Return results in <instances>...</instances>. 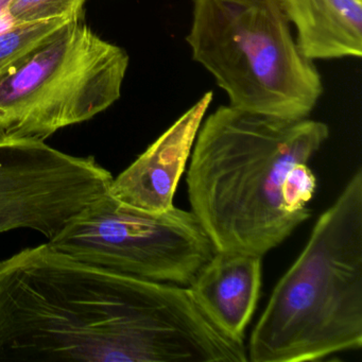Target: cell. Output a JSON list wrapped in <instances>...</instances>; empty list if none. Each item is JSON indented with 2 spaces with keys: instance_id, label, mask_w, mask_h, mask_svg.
Returning a JSON list of instances; mask_svg holds the SVG:
<instances>
[{
  "instance_id": "cell-12",
  "label": "cell",
  "mask_w": 362,
  "mask_h": 362,
  "mask_svg": "<svg viewBox=\"0 0 362 362\" xmlns=\"http://www.w3.org/2000/svg\"><path fill=\"white\" fill-rule=\"evenodd\" d=\"M86 0H12L10 24L23 25L49 21H80Z\"/></svg>"
},
{
  "instance_id": "cell-5",
  "label": "cell",
  "mask_w": 362,
  "mask_h": 362,
  "mask_svg": "<svg viewBox=\"0 0 362 362\" xmlns=\"http://www.w3.org/2000/svg\"><path fill=\"white\" fill-rule=\"evenodd\" d=\"M128 52L82 20L65 25L0 75V143H44L122 96Z\"/></svg>"
},
{
  "instance_id": "cell-2",
  "label": "cell",
  "mask_w": 362,
  "mask_h": 362,
  "mask_svg": "<svg viewBox=\"0 0 362 362\" xmlns=\"http://www.w3.org/2000/svg\"><path fill=\"white\" fill-rule=\"evenodd\" d=\"M324 122L220 107L199 129L188 169L192 211L215 251L266 255L310 217L309 162Z\"/></svg>"
},
{
  "instance_id": "cell-8",
  "label": "cell",
  "mask_w": 362,
  "mask_h": 362,
  "mask_svg": "<svg viewBox=\"0 0 362 362\" xmlns=\"http://www.w3.org/2000/svg\"><path fill=\"white\" fill-rule=\"evenodd\" d=\"M211 100L213 92L206 93L126 170L113 177L110 194L148 213L173 209L177 184Z\"/></svg>"
},
{
  "instance_id": "cell-4",
  "label": "cell",
  "mask_w": 362,
  "mask_h": 362,
  "mask_svg": "<svg viewBox=\"0 0 362 362\" xmlns=\"http://www.w3.org/2000/svg\"><path fill=\"white\" fill-rule=\"evenodd\" d=\"M290 24L284 0H194L186 42L230 107L304 119L321 98L323 83Z\"/></svg>"
},
{
  "instance_id": "cell-7",
  "label": "cell",
  "mask_w": 362,
  "mask_h": 362,
  "mask_svg": "<svg viewBox=\"0 0 362 362\" xmlns=\"http://www.w3.org/2000/svg\"><path fill=\"white\" fill-rule=\"evenodd\" d=\"M112 181L94 156H71L45 141L0 143V234L30 228L50 240Z\"/></svg>"
},
{
  "instance_id": "cell-10",
  "label": "cell",
  "mask_w": 362,
  "mask_h": 362,
  "mask_svg": "<svg viewBox=\"0 0 362 362\" xmlns=\"http://www.w3.org/2000/svg\"><path fill=\"white\" fill-rule=\"evenodd\" d=\"M298 31L296 45L309 60L360 58L362 0H284Z\"/></svg>"
},
{
  "instance_id": "cell-13",
  "label": "cell",
  "mask_w": 362,
  "mask_h": 362,
  "mask_svg": "<svg viewBox=\"0 0 362 362\" xmlns=\"http://www.w3.org/2000/svg\"><path fill=\"white\" fill-rule=\"evenodd\" d=\"M11 3L12 0H0V30L11 25L8 18V10Z\"/></svg>"
},
{
  "instance_id": "cell-11",
  "label": "cell",
  "mask_w": 362,
  "mask_h": 362,
  "mask_svg": "<svg viewBox=\"0 0 362 362\" xmlns=\"http://www.w3.org/2000/svg\"><path fill=\"white\" fill-rule=\"evenodd\" d=\"M73 21L9 25L0 30V75Z\"/></svg>"
},
{
  "instance_id": "cell-3",
  "label": "cell",
  "mask_w": 362,
  "mask_h": 362,
  "mask_svg": "<svg viewBox=\"0 0 362 362\" xmlns=\"http://www.w3.org/2000/svg\"><path fill=\"white\" fill-rule=\"evenodd\" d=\"M362 347V170L320 216L250 340L253 362L319 361Z\"/></svg>"
},
{
  "instance_id": "cell-6",
  "label": "cell",
  "mask_w": 362,
  "mask_h": 362,
  "mask_svg": "<svg viewBox=\"0 0 362 362\" xmlns=\"http://www.w3.org/2000/svg\"><path fill=\"white\" fill-rule=\"evenodd\" d=\"M54 249L111 272L187 287L215 247L192 211L148 213L109 190L48 240Z\"/></svg>"
},
{
  "instance_id": "cell-1",
  "label": "cell",
  "mask_w": 362,
  "mask_h": 362,
  "mask_svg": "<svg viewBox=\"0 0 362 362\" xmlns=\"http://www.w3.org/2000/svg\"><path fill=\"white\" fill-rule=\"evenodd\" d=\"M185 286L86 264L47 243L0 262V362H245Z\"/></svg>"
},
{
  "instance_id": "cell-9",
  "label": "cell",
  "mask_w": 362,
  "mask_h": 362,
  "mask_svg": "<svg viewBox=\"0 0 362 362\" xmlns=\"http://www.w3.org/2000/svg\"><path fill=\"white\" fill-rule=\"evenodd\" d=\"M262 276V256L216 251L187 288L222 332L243 342L257 306Z\"/></svg>"
}]
</instances>
